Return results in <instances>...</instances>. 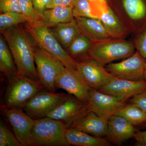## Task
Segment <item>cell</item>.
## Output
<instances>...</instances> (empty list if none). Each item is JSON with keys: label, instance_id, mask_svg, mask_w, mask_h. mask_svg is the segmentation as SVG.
Here are the masks:
<instances>
[{"label": "cell", "instance_id": "cell-34", "mask_svg": "<svg viewBox=\"0 0 146 146\" xmlns=\"http://www.w3.org/2000/svg\"><path fill=\"white\" fill-rule=\"evenodd\" d=\"M74 0H51L47 6V9L56 7H73Z\"/></svg>", "mask_w": 146, "mask_h": 146}, {"label": "cell", "instance_id": "cell-27", "mask_svg": "<svg viewBox=\"0 0 146 146\" xmlns=\"http://www.w3.org/2000/svg\"><path fill=\"white\" fill-rule=\"evenodd\" d=\"M0 146H23L3 120L0 122Z\"/></svg>", "mask_w": 146, "mask_h": 146}, {"label": "cell", "instance_id": "cell-32", "mask_svg": "<svg viewBox=\"0 0 146 146\" xmlns=\"http://www.w3.org/2000/svg\"><path fill=\"white\" fill-rule=\"evenodd\" d=\"M128 102L137 106L146 113V90L131 98Z\"/></svg>", "mask_w": 146, "mask_h": 146}, {"label": "cell", "instance_id": "cell-8", "mask_svg": "<svg viewBox=\"0 0 146 146\" xmlns=\"http://www.w3.org/2000/svg\"><path fill=\"white\" fill-rule=\"evenodd\" d=\"M1 113L8 121L13 133L23 146H31L32 133L35 121L23 108L1 106Z\"/></svg>", "mask_w": 146, "mask_h": 146}, {"label": "cell", "instance_id": "cell-29", "mask_svg": "<svg viewBox=\"0 0 146 146\" xmlns=\"http://www.w3.org/2000/svg\"><path fill=\"white\" fill-rule=\"evenodd\" d=\"M21 13L25 16L29 22L39 21L32 0H19Z\"/></svg>", "mask_w": 146, "mask_h": 146}, {"label": "cell", "instance_id": "cell-11", "mask_svg": "<svg viewBox=\"0 0 146 146\" xmlns=\"http://www.w3.org/2000/svg\"><path fill=\"white\" fill-rule=\"evenodd\" d=\"M56 89H62L78 99L88 102L92 88L82 77L77 70L66 68L60 71L55 80Z\"/></svg>", "mask_w": 146, "mask_h": 146}, {"label": "cell", "instance_id": "cell-4", "mask_svg": "<svg viewBox=\"0 0 146 146\" xmlns=\"http://www.w3.org/2000/svg\"><path fill=\"white\" fill-rule=\"evenodd\" d=\"M4 97L3 104L7 108H23L26 104L39 91L46 89L39 82L20 73L9 80Z\"/></svg>", "mask_w": 146, "mask_h": 146}, {"label": "cell", "instance_id": "cell-14", "mask_svg": "<svg viewBox=\"0 0 146 146\" xmlns=\"http://www.w3.org/2000/svg\"><path fill=\"white\" fill-rule=\"evenodd\" d=\"M76 70L91 88L98 90L115 77L105 67L91 58L77 62Z\"/></svg>", "mask_w": 146, "mask_h": 146}, {"label": "cell", "instance_id": "cell-13", "mask_svg": "<svg viewBox=\"0 0 146 146\" xmlns=\"http://www.w3.org/2000/svg\"><path fill=\"white\" fill-rule=\"evenodd\" d=\"M89 111L88 102L69 94L68 98L46 117L62 121L69 128Z\"/></svg>", "mask_w": 146, "mask_h": 146}, {"label": "cell", "instance_id": "cell-19", "mask_svg": "<svg viewBox=\"0 0 146 146\" xmlns=\"http://www.w3.org/2000/svg\"><path fill=\"white\" fill-rule=\"evenodd\" d=\"M74 18L80 33L88 37L93 44L112 39L99 19L83 17Z\"/></svg>", "mask_w": 146, "mask_h": 146}, {"label": "cell", "instance_id": "cell-3", "mask_svg": "<svg viewBox=\"0 0 146 146\" xmlns=\"http://www.w3.org/2000/svg\"><path fill=\"white\" fill-rule=\"evenodd\" d=\"M31 146H69L65 133L68 128L61 121L49 117L35 119Z\"/></svg>", "mask_w": 146, "mask_h": 146}, {"label": "cell", "instance_id": "cell-35", "mask_svg": "<svg viewBox=\"0 0 146 146\" xmlns=\"http://www.w3.org/2000/svg\"><path fill=\"white\" fill-rule=\"evenodd\" d=\"M133 138L136 140V146H146V130L142 131L137 130Z\"/></svg>", "mask_w": 146, "mask_h": 146}, {"label": "cell", "instance_id": "cell-7", "mask_svg": "<svg viewBox=\"0 0 146 146\" xmlns=\"http://www.w3.org/2000/svg\"><path fill=\"white\" fill-rule=\"evenodd\" d=\"M44 89L31 99L23 108L34 119L46 117L68 98L69 94L56 93Z\"/></svg>", "mask_w": 146, "mask_h": 146}, {"label": "cell", "instance_id": "cell-26", "mask_svg": "<svg viewBox=\"0 0 146 146\" xmlns=\"http://www.w3.org/2000/svg\"><path fill=\"white\" fill-rule=\"evenodd\" d=\"M27 22H29L28 20L21 13L11 12L1 13L0 31L7 29Z\"/></svg>", "mask_w": 146, "mask_h": 146}, {"label": "cell", "instance_id": "cell-5", "mask_svg": "<svg viewBox=\"0 0 146 146\" xmlns=\"http://www.w3.org/2000/svg\"><path fill=\"white\" fill-rule=\"evenodd\" d=\"M135 44L124 39H110L94 43L89 58L105 67L115 60L130 57L136 52Z\"/></svg>", "mask_w": 146, "mask_h": 146}, {"label": "cell", "instance_id": "cell-22", "mask_svg": "<svg viewBox=\"0 0 146 146\" xmlns=\"http://www.w3.org/2000/svg\"><path fill=\"white\" fill-rule=\"evenodd\" d=\"M74 18L72 7L58 6L47 9L40 21L51 28L57 24L70 22Z\"/></svg>", "mask_w": 146, "mask_h": 146}, {"label": "cell", "instance_id": "cell-23", "mask_svg": "<svg viewBox=\"0 0 146 146\" xmlns=\"http://www.w3.org/2000/svg\"><path fill=\"white\" fill-rule=\"evenodd\" d=\"M0 71L10 80L18 73L13 56L7 43L2 35H0Z\"/></svg>", "mask_w": 146, "mask_h": 146}, {"label": "cell", "instance_id": "cell-36", "mask_svg": "<svg viewBox=\"0 0 146 146\" xmlns=\"http://www.w3.org/2000/svg\"><path fill=\"white\" fill-rule=\"evenodd\" d=\"M90 3L91 5L96 4L100 3H108L107 0H88Z\"/></svg>", "mask_w": 146, "mask_h": 146}, {"label": "cell", "instance_id": "cell-16", "mask_svg": "<svg viewBox=\"0 0 146 146\" xmlns=\"http://www.w3.org/2000/svg\"><path fill=\"white\" fill-rule=\"evenodd\" d=\"M94 15L101 21L112 39H124L129 33L108 3L91 7Z\"/></svg>", "mask_w": 146, "mask_h": 146}, {"label": "cell", "instance_id": "cell-25", "mask_svg": "<svg viewBox=\"0 0 146 146\" xmlns=\"http://www.w3.org/2000/svg\"><path fill=\"white\" fill-rule=\"evenodd\" d=\"M127 120L135 127L146 125V113L137 106L129 103L116 114Z\"/></svg>", "mask_w": 146, "mask_h": 146}, {"label": "cell", "instance_id": "cell-10", "mask_svg": "<svg viewBox=\"0 0 146 146\" xmlns=\"http://www.w3.org/2000/svg\"><path fill=\"white\" fill-rule=\"evenodd\" d=\"M146 59L136 50L132 56L117 63L105 66L111 74L118 78L133 81L144 80Z\"/></svg>", "mask_w": 146, "mask_h": 146}, {"label": "cell", "instance_id": "cell-1", "mask_svg": "<svg viewBox=\"0 0 146 146\" xmlns=\"http://www.w3.org/2000/svg\"><path fill=\"white\" fill-rule=\"evenodd\" d=\"M0 32L7 43L18 72L39 82L35 63L34 44L23 24Z\"/></svg>", "mask_w": 146, "mask_h": 146}, {"label": "cell", "instance_id": "cell-9", "mask_svg": "<svg viewBox=\"0 0 146 146\" xmlns=\"http://www.w3.org/2000/svg\"><path fill=\"white\" fill-rule=\"evenodd\" d=\"M122 13L117 15L129 33L140 34L146 28L145 0H121Z\"/></svg>", "mask_w": 146, "mask_h": 146}, {"label": "cell", "instance_id": "cell-24", "mask_svg": "<svg viewBox=\"0 0 146 146\" xmlns=\"http://www.w3.org/2000/svg\"><path fill=\"white\" fill-rule=\"evenodd\" d=\"M93 43L88 37L80 33L65 50L76 62L89 58V52Z\"/></svg>", "mask_w": 146, "mask_h": 146}, {"label": "cell", "instance_id": "cell-30", "mask_svg": "<svg viewBox=\"0 0 146 146\" xmlns=\"http://www.w3.org/2000/svg\"><path fill=\"white\" fill-rule=\"evenodd\" d=\"M0 12L1 13L11 12L21 13L19 0H0Z\"/></svg>", "mask_w": 146, "mask_h": 146}, {"label": "cell", "instance_id": "cell-6", "mask_svg": "<svg viewBox=\"0 0 146 146\" xmlns=\"http://www.w3.org/2000/svg\"><path fill=\"white\" fill-rule=\"evenodd\" d=\"M34 56L39 82L46 89L55 92L56 78L65 67L56 58L34 44Z\"/></svg>", "mask_w": 146, "mask_h": 146}, {"label": "cell", "instance_id": "cell-2", "mask_svg": "<svg viewBox=\"0 0 146 146\" xmlns=\"http://www.w3.org/2000/svg\"><path fill=\"white\" fill-rule=\"evenodd\" d=\"M23 25L34 44L46 50L56 58L67 69L77 70L76 61L62 47L51 29L41 21L27 22Z\"/></svg>", "mask_w": 146, "mask_h": 146}, {"label": "cell", "instance_id": "cell-12", "mask_svg": "<svg viewBox=\"0 0 146 146\" xmlns=\"http://www.w3.org/2000/svg\"><path fill=\"white\" fill-rule=\"evenodd\" d=\"M128 101L91 89L88 101L89 110L108 119L116 115L127 104Z\"/></svg>", "mask_w": 146, "mask_h": 146}, {"label": "cell", "instance_id": "cell-21", "mask_svg": "<svg viewBox=\"0 0 146 146\" xmlns=\"http://www.w3.org/2000/svg\"><path fill=\"white\" fill-rule=\"evenodd\" d=\"M50 28L65 50L81 33L75 18L70 22L57 24Z\"/></svg>", "mask_w": 146, "mask_h": 146}, {"label": "cell", "instance_id": "cell-18", "mask_svg": "<svg viewBox=\"0 0 146 146\" xmlns=\"http://www.w3.org/2000/svg\"><path fill=\"white\" fill-rule=\"evenodd\" d=\"M70 128L81 131L96 137L106 138L108 129V119L92 111H89L73 123Z\"/></svg>", "mask_w": 146, "mask_h": 146}, {"label": "cell", "instance_id": "cell-33", "mask_svg": "<svg viewBox=\"0 0 146 146\" xmlns=\"http://www.w3.org/2000/svg\"><path fill=\"white\" fill-rule=\"evenodd\" d=\"M51 0H32L35 11L39 21L42 20L45 11L47 9V6Z\"/></svg>", "mask_w": 146, "mask_h": 146}, {"label": "cell", "instance_id": "cell-37", "mask_svg": "<svg viewBox=\"0 0 146 146\" xmlns=\"http://www.w3.org/2000/svg\"><path fill=\"white\" fill-rule=\"evenodd\" d=\"M144 80H146V60L145 62V74H144Z\"/></svg>", "mask_w": 146, "mask_h": 146}, {"label": "cell", "instance_id": "cell-28", "mask_svg": "<svg viewBox=\"0 0 146 146\" xmlns=\"http://www.w3.org/2000/svg\"><path fill=\"white\" fill-rule=\"evenodd\" d=\"M72 8L74 17L97 18L94 16L91 5L88 0H74Z\"/></svg>", "mask_w": 146, "mask_h": 146}, {"label": "cell", "instance_id": "cell-15", "mask_svg": "<svg viewBox=\"0 0 146 146\" xmlns=\"http://www.w3.org/2000/svg\"><path fill=\"white\" fill-rule=\"evenodd\" d=\"M98 90L128 101L132 97L146 90V80L133 81L115 77Z\"/></svg>", "mask_w": 146, "mask_h": 146}, {"label": "cell", "instance_id": "cell-20", "mask_svg": "<svg viewBox=\"0 0 146 146\" xmlns=\"http://www.w3.org/2000/svg\"><path fill=\"white\" fill-rule=\"evenodd\" d=\"M65 138L70 145L110 146L112 144L104 137H96L72 128L67 129Z\"/></svg>", "mask_w": 146, "mask_h": 146}, {"label": "cell", "instance_id": "cell-31", "mask_svg": "<svg viewBox=\"0 0 146 146\" xmlns=\"http://www.w3.org/2000/svg\"><path fill=\"white\" fill-rule=\"evenodd\" d=\"M134 44L136 50L140 52L146 60V28L139 34Z\"/></svg>", "mask_w": 146, "mask_h": 146}, {"label": "cell", "instance_id": "cell-17", "mask_svg": "<svg viewBox=\"0 0 146 146\" xmlns=\"http://www.w3.org/2000/svg\"><path fill=\"white\" fill-rule=\"evenodd\" d=\"M137 129L125 118L117 115L108 119V129L106 138L112 144L121 146L126 141L133 138Z\"/></svg>", "mask_w": 146, "mask_h": 146}]
</instances>
